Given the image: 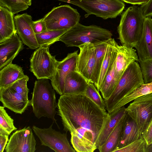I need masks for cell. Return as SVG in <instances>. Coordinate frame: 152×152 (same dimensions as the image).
<instances>
[{"label": "cell", "instance_id": "cell-2", "mask_svg": "<svg viewBox=\"0 0 152 152\" xmlns=\"http://www.w3.org/2000/svg\"><path fill=\"white\" fill-rule=\"evenodd\" d=\"M56 91L49 79H37L34 82L29 104L32 106L33 112L37 118L44 117L50 118L59 127L55 118L56 109L58 107Z\"/></svg>", "mask_w": 152, "mask_h": 152}, {"label": "cell", "instance_id": "cell-15", "mask_svg": "<svg viewBox=\"0 0 152 152\" xmlns=\"http://www.w3.org/2000/svg\"><path fill=\"white\" fill-rule=\"evenodd\" d=\"M0 101L3 106L21 114L29 105L30 100L25 99L10 86L0 89Z\"/></svg>", "mask_w": 152, "mask_h": 152}, {"label": "cell", "instance_id": "cell-4", "mask_svg": "<svg viewBox=\"0 0 152 152\" xmlns=\"http://www.w3.org/2000/svg\"><path fill=\"white\" fill-rule=\"evenodd\" d=\"M144 83L140 65L137 61H134L124 71L111 95L104 99L108 113L113 112L118 102Z\"/></svg>", "mask_w": 152, "mask_h": 152}, {"label": "cell", "instance_id": "cell-42", "mask_svg": "<svg viewBox=\"0 0 152 152\" xmlns=\"http://www.w3.org/2000/svg\"><path fill=\"white\" fill-rule=\"evenodd\" d=\"M23 1L28 6L31 5L32 0H23Z\"/></svg>", "mask_w": 152, "mask_h": 152}, {"label": "cell", "instance_id": "cell-41", "mask_svg": "<svg viewBox=\"0 0 152 152\" xmlns=\"http://www.w3.org/2000/svg\"><path fill=\"white\" fill-rule=\"evenodd\" d=\"M146 152H152V143L147 147Z\"/></svg>", "mask_w": 152, "mask_h": 152}, {"label": "cell", "instance_id": "cell-26", "mask_svg": "<svg viewBox=\"0 0 152 152\" xmlns=\"http://www.w3.org/2000/svg\"><path fill=\"white\" fill-rule=\"evenodd\" d=\"M115 61L110 67L99 90L104 100L111 95L118 81L115 73Z\"/></svg>", "mask_w": 152, "mask_h": 152}, {"label": "cell", "instance_id": "cell-3", "mask_svg": "<svg viewBox=\"0 0 152 152\" xmlns=\"http://www.w3.org/2000/svg\"><path fill=\"white\" fill-rule=\"evenodd\" d=\"M109 30L95 25H83L79 23L67 30L59 39L68 47H79L86 43L95 46L112 38Z\"/></svg>", "mask_w": 152, "mask_h": 152}, {"label": "cell", "instance_id": "cell-14", "mask_svg": "<svg viewBox=\"0 0 152 152\" xmlns=\"http://www.w3.org/2000/svg\"><path fill=\"white\" fill-rule=\"evenodd\" d=\"M14 20L16 32L23 43L32 50L39 47L31 16L26 13L17 15L14 16Z\"/></svg>", "mask_w": 152, "mask_h": 152}, {"label": "cell", "instance_id": "cell-1", "mask_svg": "<svg viewBox=\"0 0 152 152\" xmlns=\"http://www.w3.org/2000/svg\"><path fill=\"white\" fill-rule=\"evenodd\" d=\"M58 115L64 130L71 135V142L78 152H93L99 136L107 121L108 113L84 94L60 95Z\"/></svg>", "mask_w": 152, "mask_h": 152}, {"label": "cell", "instance_id": "cell-8", "mask_svg": "<svg viewBox=\"0 0 152 152\" xmlns=\"http://www.w3.org/2000/svg\"><path fill=\"white\" fill-rule=\"evenodd\" d=\"M80 15L68 5L53 7L43 18L47 30H68L79 23Z\"/></svg>", "mask_w": 152, "mask_h": 152}, {"label": "cell", "instance_id": "cell-20", "mask_svg": "<svg viewBox=\"0 0 152 152\" xmlns=\"http://www.w3.org/2000/svg\"><path fill=\"white\" fill-rule=\"evenodd\" d=\"M142 138L137 124L127 113L119 143L114 152Z\"/></svg>", "mask_w": 152, "mask_h": 152}, {"label": "cell", "instance_id": "cell-35", "mask_svg": "<svg viewBox=\"0 0 152 152\" xmlns=\"http://www.w3.org/2000/svg\"><path fill=\"white\" fill-rule=\"evenodd\" d=\"M144 83L152 82V58L139 61Z\"/></svg>", "mask_w": 152, "mask_h": 152}, {"label": "cell", "instance_id": "cell-17", "mask_svg": "<svg viewBox=\"0 0 152 152\" xmlns=\"http://www.w3.org/2000/svg\"><path fill=\"white\" fill-rule=\"evenodd\" d=\"M139 61L152 58V18H145L143 30L134 47Z\"/></svg>", "mask_w": 152, "mask_h": 152}, {"label": "cell", "instance_id": "cell-22", "mask_svg": "<svg viewBox=\"0 0 152 152\" xmlns=\"http://www.w3.org/2000/svg\"><path fill=\"white\" fill-rule=\"evenodd\" d=\"M25 75L22 68L19 65L10 63L0 70V89L10 86Z\"/></svg>", "mask_w": 152, "mask_h": 152}, {"label": "cell", "instance_id": "cell-32", "mask_svg": "<svg viewBox=\"0 0 152 152\" xmlns=\"http://www.w3.org/2000/svg\"><path fill=\"white\" fill-rule=\"evenodd\" d=\"M14 120L8 115L4 107L0 106V129L7 133L10 135L13 131L17 129L14 125Z\"/></svg>", "mask_w": 152, "mask_h": 152}, {"label": "cell", "instance_id": "cell-25", "mask_svg": "<svg viewBox=\"0 0 152 152\" xmlns=\"http://www.w3.org/2000/svg\"><path fill=\"white\" fill-rule=\"evenodd\" d=\"M127 113L111 133L106 141L98 149L100 152H114L120 140Z\"/></svg>", "mask_w": 152, "mask_h": 152}, {"label": "cell", "instance_id": "cell-29", "mask_svg": "<svg viewBox=\"0 0 152 152\" xmlns=\"http://www.w3.org/2000/svg\"><path fill=\"white\" fill-rule=\"evenodd\" d=\"M108 41L94 46L95 64L94 72V83L96 87L98 83L101 66L107 45Z\"/></svg>", "mask_w": 152, "mask_h": 152}, {"label": "cell", "instance_id": "cell-39", "mask_svg": "<svg viewBox=\"0 0 152 152\" xmlns=\"http://www.w3.org/2000/svg\"><path fill=\"white\" fill-rule=\"evenodd\" d=\"M144 17L151 18L152 17V0L140 6Z\"/></svg>", "mask_w": 152, "mask_h": 152}, {"label": "cell", "instance_id": "cell-31", "mask_svg": "<svg viewBox=\"0 0 152 152\" xmlns=\"http://www.w3.org/2000/svg\"><path fill=\"white\" fill-rule=\"evenodd\" d=\"M0 6L7 9L13 15L26 10L29 7L23 0H0Z\"/></svg>", "mask_w": 152, "mask_h": 152}, {"label": "cell", "instance_id": "cell-6", "mask_svg": "<svg viewBox=\"0 0 152 152\" xmlns=\"http://www.w3.org/2000/svg\"><path fill=\"white\" fill-rule=\"evenodd\" d=\"M76 5L88 15H93L104 19L116 18L125 5L121 0H56Z\"/></svg>", "mask_w": 152, "mask_h": 152}, {"label": "cell", "instance_id": "cell-40", "mask_svg": "<svg viewBox=\"0 0 152 152\" xmlns=\"http://www.w3.org/2000/svg\"><path fill=\"white\" fill-rule=\"evenodd\" d=\"M123 1L134 5H142L148 3L150 0H121Z\"/></svg>", "mask_w": 152, "mask_h": 152}, {"label": "cell", "instance_id": "cell-21", "mask_svg": "<svg viewBox=\"0 0 152 152\" xmlns=\"http://www.w3.org/2000/svg\"><path fill=\"white\" fill-rule=\"evenodd\" d=\"M13 15L7 9L0 6V43L16 32Z\"/></svg>", "mask_w": 152, "mask_h": 152}, {"label": "cell", "instance_id": "cell-23", "mask_svg": "<svg viewBox=\"0 0 152 152\" xmlns=\"http://www.w3.org/2000/svg\"><path fill=\"white\" fill-rule=\"evenodd\" d=\"M127 113L126 108L124 106L115 111L108 113L109 118L97 140V149L105 142L111 133Z\"/></svg>", "mask_w": 152, "mask_h": 152}, {"label": "cell", "instance_id": "cell-24", "mask_svg": "<svg viewBox=\"0 0 152 152\" xmlns=\"http://www.w3.org/2000/svg\"><path fill=\"white\" fill-rule=\"evenodd\" d=\"M118 45L114 38H111L108 41L107 45L101 66L98 83L96 86L98 91L109 69L115 60Z\"/></svg>", "mask_w": 152, "mask_h": 152}, {"label": "cell", "instance_id": "cell-28", "mask_svg": "<svg viewBox=\"0 0 152 152\" xmlns=\"http://www.w3.org/2000/svg\"><path fill=\"white\" fill-rule=\"evenodd\" d=\"M67 30H48L43 32L36 34L39 47L42 46H50L58 41L59 39Z\"/></svg>", "mask_w": 152, "mask_h": 152}, {"label": "cell", "instance_id": "cell-38", "mask_svg": "<svg viewBox=\"0 0 152 152\" xmlns=\"http://www.w3.org/2000/svg\"><path fill=\"white\" fill-rule=\"evenodd\" d=\"M9 135L3 130L0 129V152H3L9 140Z\"/></svg>", "mask_w": 152, "mask_h": 152}, {"label": "cell", "instance_id": "cell-12", "mask_svg": "<svg viewBox=\"0 0 152 152\" xmlns=\"http://www.w3.org/2000/svg\"><path fill=\"white\" fill-rule=\"evenodd\" d=\"M78 51L69 53L62 60L58 61L55 74L51 83L56 93L63 94L65 79L71 72L76 71Z\"/></svg>", "mask_w": 152, "mask_h": 152}, {"label": "cell", "instance_id": "cell-13", "mask_svg": "<svg viewBox=\"0 0 152 152\" xmlns=\"http://www.w3.org/2000/svg\"><path fill=\"white\" fill-rule=\"evenodd\" d=\"M76 71L89 82L94 83V72L95 64V46L90 43H86L78 47Z\"/></svg>", "mask_w": 152, "mask_h": 152}, {"label": "cell", "instance_id": "cell-18", "mask_svg": "<svg viewBox=\"0 0 152 152\" xmlns=\"http://www.w3.org/2000/svg\"><path fill=\"white\" fill-rule=\"evenodd\" d=\"M139 58L136 50L125 45H118L115 63V71L117 78H120L129 65Z\"/></svg>", "mask_w": 152, "mask_h": 152}, {"label": "cell", "instance_id": "cell-30", "mask_svg": "<svg viewBox=\"0 0 152 152\" xmlns=\"http://www.w3.org/2000/svg\"><path fill=\"white\" fill-rule=\"evenodd\" d=\"M84 94L91 99L103 110L106 111L104 100L94 83H88Z\"/></svg>", "mask_w": 152, "mask_h": 152}, {"label": "cell", "instance_id": "cell-16", "mask_svg": "<svg viewBox=\"0 0 152 152\" xmlns=\"http://www.w3.org/2000/svg\"><path fill=\"white\" fill-rule=\"evenodd\" d=\"M23 43L16 32L0 43V70L13 60L23 49Z\"/></svg>", "mask_w": 152, "mask_h": 152}, {"label": "cell", "instance_id": "cell-5", "mask_svg": "<svg viewBox=\"0 0 152 152\" xmlns=\"http://www.w3.org/2000/svg\"><path fill=\"white\" fill-rule=\"evenodd\" d=\"M145 18L140 7L134 5L121 14L118 32L122 45L134 48L142 34Z\"/></svg>", "mask_w": 152, "mask_h": 152}, {"label": "cell", "instance_id": "cell-19", "mask_svg": "<svg viewBox=\"0 0 152 152\" xmlns=\"http://www.w3.org/2000/svg\"><path fill=\"white\" fill-rule=\"evenodd\" d=\"M89 82L76 71H72L66 77L63 95L84 94Z\"/></svg>", "mask_w": 152, "mask_h": 152}, {"label": "cell", "instance_id": "cell-36", "mask_svg": "<svg viewBox=\"0 0 152 152\" xmlns=\"http://www.w3.org/2000/svg\"><path fill=\"white\" fill-rule=\"evenodd\" d=\"M32 26L35 34L41 33L48 30L43 18L36 21H33Z\"/></svg>", "mask_w": 152, "mask_h": 152}, {"label": "cell", "instance_id": "cell-37", "mask_svg": "<svg viewBox=\"0 0 152 152\" xmlns=\"http://www.w3.org/2000/svg\"><path fill=\"white\" fill-rule=\"evenodd\" d=\"M142 136V138L146 142L147 146L152 143V119L147 125Z\"/></svg>", "mask_w": 152, "mask_h": 152}, {"label": "cell", "instance_id": "cell-27", "mask_svg": "<svg viewBox=\"0 0 152 152\" xmlns=\"http://www.w3.org/2000/svg\"><path fill=\"white\" fill-rule=\"evenodd\" d=\"M151 93H152V82L146 83H144L118 102L113 112L124 106L137 98Z\"/></svg>", "mask_w": 152, "mask_h": 152}, {"label": "cell", "instance_id": "cell-10", "mask_svg": "<svg viewBox=\"0 0 152 152\" xmlns=\"http://www.w3.org/2000/svg\"><path fill=\"white\" fill-rule=\"evenodd\" d=\"M53 124L48 128H41L33 126L32 129L39 138L41 145L47 146L56 152H75L69 144L66 133H62L52 128Z\"/></svg>", "mask_w": 152, "mask_h": 152}, {"label": "cell", "instance_id": "cell-33", "mask_svg": "<svg viewBox=\"0 0 152 152\" xmlns=\"http://www.w3.org/2000/svg\"><path fill=\"white\" fill-rule=\"evenodd\" d=\"M147 146L146 142L142 138L114 152H146Z\"/></svg>", "mask_w": 152, "mask_h": 152}, {"label": "cell", "instance_id": "cell-34", "mask_svg": "<svg viewBox=\"0 0 152 152\" xmlns=\"http://www.w3.org/2000/svg\"><path fill=\"white\" fill-rule=\"evenodd\" d=\"M29 79L26 75L14 83L10 87L25 99L28 100V94L29 89L27 86V83Z\"/></svg>", "mask_w": 152, "mask_h": 152}, {"label": "cell", "instance_id": "cell-11", "mask_svg": "<svg viewBox=\"0 0 152 152\" xmlns=\"http://www.w3.org/2000/svg\"><path fill=\"white\" fill-rule=\"evenodd\" d=\"M36 145L32 129L28 126L14 132L5 150L6 152H34Z\"/></svg>", "mask_w": 152, "mask_h": 152}, {"label": "cell", "instance_id": "cell-9", "mask_svg": "<svg viewBox=\"0 0 152 152\" xmlns=\"http://www.w3.org/2000/svg\"><path fill=\"white\" fill-rule=\"evenodd\" d=\"M126 110L136 123L142 135L152 119V93L136 98L126 108Z\"/></svg>", "mask_w": 152, "mask_h": 152}, {"label": "cell", "instance_id": "cell-7", "mask_svg": "<svg viewBox=\"0 0 152 152\" xmlns=\"http://www.w3.org/2000/svg\"><path fill=\"white\" fill-rule=\"evenodd\" d=\"M50 46H39L33 52L30 58L29 71L37 79L51 80L55 72L58 61L49 52Z\"/></svg>", "mask_w": 152, "mask_h": 152}]
</instances>
